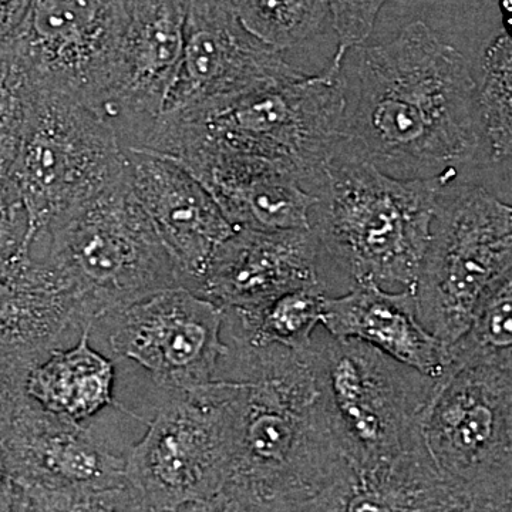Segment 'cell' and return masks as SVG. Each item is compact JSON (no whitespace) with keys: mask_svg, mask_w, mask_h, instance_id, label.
I'll return each mask as SVG.
<instances>
[{"mask_svg":"<svg viewBox=\"0 0 512 512\" xmlns=\"http://www.w3.org/2000/svg\"><path fill=\"white\" fill-rule=\"evenodd\" d=\"M9 174L37 232L127 177L116 131L92 107L37 84Z\"/></svg>","mask_w":512,"mask_h":512,"instance_id":"obj_8","label":"cell"},{"mask_svg":"<svg viewBox=\"0 0 512 512\" xmlns=\"http://www.w3.org/2000/svg\"><path fill=\"white\" fill-rule=\"evenodd\" d=\"M25 389L47 412L76 423H89L109 407L131 414L117 400V366L93 348L90 326L73 346L50 350L36 363L26 377Z\"/></svg>","mask_w":512,"mask_h":512,"instance_id":"obj_22","label":"cell"},{"mask_svg":"<svg viewBox=\"0 0 512 512\" xmlns=\"http://www.w3.org/2000/svg\"><path fill=\"white\" fill-rule=\"evenodd\" d=\"M249 35L284 52L315 36L329 18L328 0H232Z\"/></svg>","mask_w":512,"mask_h":512,"instance_id":"obj_25","label":"cell"},{"mask_svg":"<svg viewBox=\"0 0 512 512\" xmlns=\"http://www.w3.org/2000/svg\"><path fill=\"white\" fill-rule=\"evenodd\" d=\"M19 488L13 478L8 454L0 443V512H12L18 500Z\"/></svg>","mask_w":512,"mask_h":512,"instance_id":"obj_33","label":"cell"},{"mask_svg":"<svg viewBox=\"0 0 512 512\" xmlns=\"http://www.w3.org/2000/svg\"><path fill=\"white\" fill-rule=\"evenodd\" d=\"M173 161L200 181L234 228L309 229L316 197L285 165L225 151H198Z\"/></svg>","mask_w":512,"mask_h":512,"instance_id":"obj_18","label":"cell"},{"mask_svg":"<svg viewBox=\"0 0 512 512\" xmlns=\"http://www.w3.org/2000/svg\"><path fill=\"white\" fill-rule=\"evenodd\" d=\"M510 278V205L480 185H443L414 288L421 325L448 348L478 305Z\"/></svg>","mask_w":512,"mask_h":512,"instance_id":"obj_7","label":"cell"},{"mask_svg":"<svg viewBox=\"0 0 512 512\" xmlns=\"http://www.w3.org/2000/svg\"><path fill=\"white\" fill-rule=\"evenodd\" d=\"M322 288L299 289L255 309H224V342L302 350L322 326Z\"/></svg>","mask_w":512,"mask_h":512,"instance_id":"obj_23","label":"cell"},{"mask_svg":"<svg viewBox=\"0 0 512 512\" xmlns=\"http://www.w3.org/2000/svg\"><path fill=\"white\" fill-rule=\"evenodd\" d=\"M19 487V485H18ZM13 512H156L124 483L96 491H59L19 487Z\"/></svg>","mask_w":512,"mask_h":512,"instance_id":"obj_28","label":"cell"},{"mask_svg":"<svg viewBox=\"0 0 512 512\" xmlns=\"http://www.w3.org/2000/svg\"><path fill=\"white\" fill-rule=\"evenodd\" d=\"M222 490L227 491V493L231 494L232 497L237 500L238 512H284L269 507V505L258 503V501L252 500V498L247 497V495L235 493V491L228 490V488H222Z\"/></svg>","mask_w":512,"mask_h":512,"instance_id":"obj_36","label":"cell"},{"mask_svg":"<svg viewBox=\"0 0 512 512\" xmlns=\"http://www.w3.org/2000/svg\"><path fill=\"white\" fill-rule=\"evenodd\" d=\"M36 363L0 355V426L26 396V377Z\"/></svg>","mask_w":512,"mask_h":512,"instance_id":"obj_31","label":"cell"},{"mask_svg":"<svg viewBox=\"0 0 512 512\" xmlns=\"http://www.w3.org/2000/svg\"><path fill=\"white\" fill-rule=\"evenodd\" d=\"M481 73L476 90L481 151L501 163L510 160L512 146V46L507 30L485 49Z\"/></svg>","mask_w":512,"mask_h":512,"instance_id":"obj_24","label":"cell"},{"mask_svg":"<svg viewBox=\"0 0 512 512\" xmlns=\"http://www.w3.org/2000/svg\"><path fill=\"white\" fill-rule=\"evenodd\" d=\"M0 443L19 487L96 491L127 483L131 447L90 421L76 423L47 412L28 394L0 426Z\"/></svg>","mask_w":512,"mask_h":512,"instance_id":"obj_14","label":"cell"},{"mask_svg":"<svg viewBox=\"0 0 512 512\" xmlns=\"http://www.w3.org/2000/svg\"><path fill=\"white\" fill-rule=\"evenodd\" d=\"M232 384L224 380L171 394L128 451V484L156 512L215 497L231 471Z\"/></svg>","mask_w":512,"mask_h":512,"instance_id":"obj_9","label":"cell"},{"mask_svg":"<svg viewBox=\"0 0 512 512\" xmlns=\"http://www.w3.org/2000/svg\"><path fill=\"white\" fill-rule=\"evenodd\" d=\"M333 62L343 94L340 133L383 173L457 178L481 153L476 80L464 56L426 23H410L383 45L352 47Z\"/></svg>","mask_w":512,"mask_h":512,"instance_id":"obj_1","label":"cell"},{"mask_svg":"<svg viewBox=\"0 0 512 512\" xmlns=\"http://www.w3.org/2000/svg\"><path fill=\"white\" fill-rule=\"evenodd\" d=\"M421 436L450 487L512 494V366L448 367Z\"/></svg>","mask_w":512,"mask_h":512,"instance_id":"obj_10","label":"cell"},{"mask_svg":"<svg viewBox=\"0 0 512 512\" xmlns=\"http://www.w3.org/2000/svg\"><path fill=\"white\" fill-rule=\"evenodd\" d=\"M224 309L184 288L165 289L101 316L114 365H133L156 387L153 410L168 396L215 382L227 345Z\"/></svg>","mask_w":512,"mask_h":512,"instance_id":"obj_11","label":"cell"},{"mask_svg":"<svg viewBox=\"0 0 512 512\" xmlns=\"http://www.w3.org/2000/svg\"><path fill=\"white\" fill-rule=\"evenodd\" d=\"M225 343L215 377L232 384L234 444L224 488L292 512L343 458L320 406L311 345Z\"/></svg>","mask_w":512,"mask_h":512,"instance_id":"obj_2","label":"cell"},{"mask_svg":"<svg viewBox=\"0 0 512 512\" xmlns=\"http://www.w3.org/2000/svg\"><path fill=\"white\" fill-rule=\"evenodd\" d=\"M28 6L29 0H0V40L19 28Z\"/></svg>","mask_w":512,"mask_h":512,"instance_id":"obj_34","label":"cell"},{"mask_svg":"<svg viewBox=\"0 0 512 512\" xmlns=\"http://www.w3.org/2000/svg\"><path fill=\"white\" fill-rule=\"evenodd\" d=\"M302 76L242 28L232 0H187L183 59L164 113Z\"/></svg>","mask_w":512,"mask_h":512,"instance_id":"obj_15","label":"cell"},{"mask_svg":"<svg viewBox=\"0 0 512 512\" xmlns=\"http://www.w3.org/2000/svg\"><path fill=\"white\" fill-rule=\"evenodd\" d=\"M322 328L333 338L366 343L431 379L447 373V346L421 325L414 291L359 286L326 296Z\"/></svg>","mask_w":512,"mask_h":512,"instance_id":"obj_20","label":"cell"},{"mask_svg":"<svg viewBox=\"0 0 512 512\" xmlns=\"http://www.w3.org/2000/svg\"><path fill=\"white\" fill-rule=\"evenodd\" d=\"M29 218L9 168L0 165V252L28 247Z\"/></svg>","mask_w":512,"mask_h":512,"instance_id":"obj_30","label":"cell"},{"mask_svg":"<svg viewBox=\"0 0 512 512\" xmlns=\"http://www.w3.org/2000/svg\"><path fill=\"white\" fill-rule=\"evenodd\" d=\"M448 367L512 366V278L478 305L463 335L447 348Z\"/></svg>","mask_w":512,"mask_h":512,"instance_id":"obj_26","label":"cell"},{"mask_svg":"<svg viewBox=\"0 0 512 512\" xmlns=\"http://www.w3.org/2000/svg\"><path fill=\"white\" fill-rule=\"evenodd\" d=\"M448 491L427 451L375 463L343 457L328 483L292 512H437Z\"/></svg>","mask_w":512,"mask_h":512,"instance_id":"obj_21","label":"cell"},{"mask_svg":"<svg viewBox=\"0 0 512 512\" xmlns=\"http://www.w3.org/2000/svg\"><path fill=\"white\" fill-rule=\"evenodd\" d=\"M387 0H328L329 16L338 35L335 59L352 47L363 45L375 29L377 15Z\"/></svg>","mask_w":512,"mask_h":512,"instance_id":"obj_29","label":"cell"},{"mask_svg":"<svg viewBox=\"0 0 512 512\" xmlns=\"http://www.w3.org/2000/svg\"><path fill=\"white\" fill-rule=\"evenodd\" d=\"M29 252L72 292L90 328L106 313L184 286L128 174L37 232Z\"/></svg>","mask_w":512,"mask_h":512,"instance_id":"obj_5","label":"cell"},{"mask_svg":"<svg viewBox=\"0 0 512 512\" xmlns=\"http://www.w3.org/2000/svg\"><path fill=\"white\" fill-rule=\"evenodd\" d=\"M127 0H29L13 42L40 86L99 113L113 82Z\"/></svg>","mask_w":512,"mask_h":512,"instance_id":"obj_12","label":"cell"},{"mask_svg":"<svg viewBox=\"0 0 512 512\" xmlns=\"http://www.w3.org/2000/svg\"><path fill=\"white\" fill-rule=\"evenodd\" d=\"M87 328L79 303L29 248L0 252V355L39 363Z\"/></svg>","mask_w":512,"mask_h":512,"instance_id":"obj_19","label":"cell"},{"mask_svg":"<svg viewBox=\"0 0 512 512\" xmlns=\"http://www.w3.org/2000/svg\"><path fill=\"white\" fill-rule=\"evenodd\" d=\"M311 353L320 406L343 457L375 463L427 451L421 427L440 379L322 326Z\"/></svg>","mask_w":512,"mask_h":512,"instance_id":"obj_6","label":"cell"},{"mask_svg":"<svg viewBox=\"0 0 512 512\" xmlns=\"http://www.w3.org/2000/svg\"><path fill=\"white\" fill-rule=\"evenodd\" d=\"M316 286L322 288L318 245L309 229L234 228L211 255L192 292L222 309H255Z\"/></svg>","mask_w":512,"mask_h":512,"instance_id":"obj_16","label":"cell"},{"mask_svg":"<svg viewBox=\"0 0 512 512\" xmlns=\"http://www.w3.org/2000/svg\"><path fill=\"white\" fill-rule=\"evenodd\" d=\"M187 0H127V23L113 82L99 114L124 150H140L180 70Z\"/></svg>","mask_w":512,"mask_h":512,"instance_id":"obj_13","label":"cell"},{"mask_svg":"<svg viewBox=\"0 0 512 512\" xmlns=\"http://www.w3.org/2000/svg\"><path fill=\"white\" fill-rule=\"evenodd\" d=\"M339 64L318 76L265 84L164 113L137 151L178 160L225 151L285 165L306 191L345 141Z\"/></svg>","mask_w":512,"mask_h":512,"instance_id":"obj_4","label":"cell"},{"mask_svg":"<svg viewBox=\"0 0 512 512\" xmlns=\"http://www.w3.org/2000/svg\"><path fill=\"white\" fill-rule=\"evenodd\" d=\"M124 151L134 195L180 268L185 288L194 291L211 255L234 227L180 164L147 151Z\"/></svg>","mask_w":512,"mask_h":512,"instance_id":"obj_17","label":"cell"},{"mask_svg":"<svg viewBox=\"0 0 512 512\" xmlns=\"http://www.w3.org/2000/svg\"><path fill=\"white\" fill-rule=\"evenodd\" d=\"M36 80L12 36L0 40V165L9 168L35 99Z\"/></svg>","mask_w":512,"mask_h":512,"instance_id":"obj_27","label":"cell"},{"mask_svg":"<svg viewBox=\"0 0 512 512\" xmlns=\"http://www.w3.org/2000/svg\"><path fill=\"white\" fill-rule=\"evenodd\" d=\"M437 512H512V494L450 487L446 500Z\"/></svg>","mask_w":512,"mask_h":512,"instance_id":"obj_32","label":"cell"},{"mask_svg":"<svg viewBox=\"0 0 512 512\" xmlns=\"http://www.w3.org/2000/svg\"><path fill=\"white\" fill-rule=\"evenodd\" d=\"M168 512H238L237 500L225 490L210 500L198 501V503L185 504Z\"/></svg>","mask_w":512,"mask_h":512,"instance_id":"obj_35","label":"cell"},{"mask_svg":"<svg viewBox=\"0 0 512 512\" xmlns=\"http://www.w3.org/2000/svg\"><path fill=\"white\" fill-rule=\"evenodd\" d=\"M456 178L403 180L343 141L311 192L309 231L328 296L359 286L414 291L430 241L437 195Z\"/></svg>","mask_w":512,"mask_h":512,"instance_id":"obj_3","label":"cell"}]
</instances>
